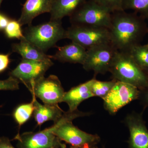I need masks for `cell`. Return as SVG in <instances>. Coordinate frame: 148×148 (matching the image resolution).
<instances>
[{
	"instance_id": "1",
	"label": "cell",
	"mask_w": 148,
	"mask_h": 148,
	"mask_svg": "<svg viewBox=\"0 0 148 148\" xmlns=\"http://www.w3.org/2000/svg\"><path fill=\"white\" fill-rule=\"evenodd\" d=\"M144 19L135 12L127 13L124 10L112 13L109 29L110 41L117 50L128 52L140 45L147 32Z\"/></svg>"
},
{
	"instance_id": "2",
	"label": "cell",
	"mask_w": 148,
	"mask_h": 148,
	"mask_svg": "<svg viewBox=\"0 0 148 148\" xmlns=\"http://www.w3.org/2000/svg\"><path fill=\"white\" fill-rule=\"evenodd\" d=\"M85 116V113L78 110L64 112L59 120L52 125L53 133L61 141L70 144L72 147L96 146L101 141L99 135L84 132L72 123L74 119Z\"/></svg>"
},
{
	"instance_id": "3",
	"label": "cell",
	"mask_w": 148,
	"mask_h": 148,
	"mask_svg": "<svg viewBox=\"0 0 148 148\" xmlns=\"http://www.w3.org/2000/svg\"><path fill=\"white\" fill-rule=\"evenodd\" d=\"M109 72L113 79L134 86L140 90L148 88V77L128 52L117 50Z\"/></svg>"
},
{
	"instance_id": "4",
	"label": "cell",
	"mask_w": 148,
	"mask_h": 148,
	"mask_svg": "<svg viewBox=\"0 0 148 148\" xmlns=\"http://www.w3.org/2000/svg\"><path fill=\"white\" fill-rule=\"evenodd\" d=\"M23 34L26 40L45 53L55 47L59 40L66 39V30L61 20H50L36 26L29 25Z\"/></svg>"
},
{
	"instance_id": "5",
	"label": "cell",
	"mask_w": 148,
	"mask_h": 148,
	"mask_svg": "<svg viewBox=\"0 0 148 148\" xmlns=\"http://www.w3.org/2000/svg\"><path fill=\"white\" fill-rule=\"evenodd\" d=\"M112 14L110 11L92 0H87L70 16L72 25L104 27H110Z\"/></svg>"
},
{
	"instance_id": "6",
	"label": "cell",
	"mask_w": 148,
	"mask_h": 148,
	"mask_svg": "<svg viewBox=\"0 0 148 148\" xmlns=\"http://www.w3.org/2000/svg\"><path fill=\"white\" fill-rule=\"evenodd\" d=\"M66 39L78 44L86 50L110 42L109 29L85 25H72L66 30Z\"/></svg>"
},
{
	"instance_id": "7",
	"label": "cell",
	"mask_w": 148,
	"mask_h": 148,
	"mask_svg": "<svg viewBox=\"0 0 148 148\" xmlns=\"http://www.w3.org/2000/svg\"><path fill=\"white\" fill-rule=\"evenodd\" d=\"M53 65L51 59L43 61L22 59L16 68L10 73V76L21 82L30 91Z\"/></svg>"
},
{
	"instance_id": "8",
	"label": "cell",
	"mask_w": 148,
	"mask_h": 148,
	"mask_svg": "<svg viewBox=\"0 0 148 148\" xmlns=\"http://www.w3.org/2000/svg\"><path fill=\"white\" fill-rule=\"evenodd\" d=\"M117 50L111 42L103 44L86 50V56L83 67L86 71H92L95 75L109 72Z\"/></svg>"
},
{
	"instance_id": "9",
	"label": "cell",
	"mask_w": 148,
	"mask_h": 148,
	"mask_svg": "<svg viewBox=\"0 0 148 148\" xmlns=\"http://www.w3.org/2000/svg\"><path fill=\"white\" fill-rule=\"evenodd\" d=\"M140 90L134 86L117 81L112 90L103 99L105 108L115 114L125 106L139 99Z\"/></svg>"
},
{
	"instance_id": "10",
	"label": "cell",
	"mask_w": 148,
	"mask_h": 148,
	"mask_svg": "<svg viewBox=\"0 0 148 148\" xmlns=\"http://www.w3.org/2000/svg\"><path fill=\"white\" fill-rule=\"evenodd\" d=\"M30 92L44 104L52 106H58L62 103L65 93L61 81L54 75L43 77L38 81Z\"/></svg>"
},
{
	"instance_id": "11",
	"label": "cell",
	"mask_w": 148,
	"mask_h": 148,
	"mask_svg": "<svg viewBox=\"0 0 148 148\" xmlns=\"http://www.w3.org/2000/svg\"><path fill=\"white\" fill-rule=\"evenodd\" d=\"M18 148H66L53 133L52 126L38 132L18 133L14 138Z\"/></svg>"
},
{
	"instance_id": "12",
	"label": "cell",
	"mask_w": 148,
	"mask_h": 148,
	"mask_svg": "<svg viewBox=\"0 0 148 148\" xmlns=\"http://www.w3.org/2000/svg\"><path fill=\"white\" fill-rule=\"evenodd\" d=\"M125 123L130 133L128 148H148V130L142 114H129Z\"/></svg>"
},
{
	"instance_id": "13",
	"label": "cell",
	"mask_w": 148,
	"mask_h": 148,
	"mask_svg": "<svg viewBox=\"0 0 148 148\" xmlns=\"http://www.w3.org/2000/svg\"><path fill=\"white\" fill-rule=\"evenodd\" d=\"M52 0H27L22 7L18 21L21 26L32 25L36 17L45 13H50Z\"/></svg>"
},
{
	"instance_id": "14",
	"label": "cell",
	"mask_w": 148,
	"mask_h": 148,
	"mask_svg": "<svg viewBox=\"0 0 148 148\" xmlns=\"http://www.w3.org/2000/svg\"><path fill=\"white\" fill-rule=\"evenodd\" d=\"M95 78L72 88L65 92L62 102L67 103L71 112L78 110L80 104L85 100L94 97L92 92V85Z\"/></svg>"
},
{
	"instance_id": "15",
	"label": "cell",
	"mask_w": 148,
	"mask_h": 148,
	"mask_svg": "<svg viewBox=\"0 0 148 148\" xmlns=\"http://www.w3.org/2000/svg\"><path fill=\"white\" fill-rule=\"evenodd\" d=\"M57 50L51 58L64 63L79 64L83 65L86 56V49L77 43L57 47Z\"/></svg>"
},
{
	"instance_id": "16",
	"label": "cell",
	"mask_w": 148,
	"mask_h": 148,
	"mask_svg": "<svg viewBox=\"0 0 148 148\" xmlns=\"http://www.w3.org/2000/svg\"><path fill=\"white\" fill-rule=\"evenodd\" d=\"M32 96L34 106V117L38 125H41L49 121H53L55 123L63 116L64 112L59 106L42 105L38 102L34 95Z\"/></svg>"
},
{
	"instance_id": "17",
	"label": "cell",
	"mask_w": 148,
	"mask_h": 148,
	"mask_svg": "<svg viewBox=\"0 0 148 148\" xmlns=\"http://www.w3.org/2000/svg\"><path fill=\"white\" fill-rule=\"evenodd\" d=\"M87 0H52L50 20H61L71 16Z\"/></svg>"
},
{
	"instance_id": "18",
	"label": "cell",
	"mask_w": 148,
	"mask_h": 148,
	"mask_svg": "<svg viewBox=\"0 0 148 148\" xmlns=\"http://www.w3.org/2000/svg\"><path fill=\"white\" fill-rule=\"evenodd\" d=\"M12 51L20 54L22 59L27 60L43 61L51 59L50 55L40 49L24 38L20 42L14 43L12 45Z\"/></svg>"
},
{
	"instance_id": "19",
	"label": "cell",
	"mask_w": 148,
	"mask_h": 148,
	"mask_svg": "<svg viewBox=\"0 0 148 148\" xmlns=\"http://www.w3.org/2000/svg\"><path fill=\"white\" fill-rule=\"evenodd\" d=\"M34 106L32 100L31 103L18 106L14 112L13 117L19 126L27 122L34 114Z\"/></svg>"
},
{
	"instance_id": "20",
	"label": "cell",
	"mask_w": 148,
	"mask_h": 148,
	"mask_svg": "<svg viewBox=\"0 0 148 148\" xmlns=\"http://www.w3.org/2000/svg\"><path fill=\"white\" fill-rule=\"evenodd\" d=\"M132 58L142 68H148V45L135 46L128 51Z\"/></svg>"
},
{
	"instance_id": "21",
	"label": "cell",
	"mask_w": 148,
	"mask_h": 148,
	"mask_svg": "<svg viewBox=\"0 0 148 148\" xmlns=\"http://www.w3.org/2000/svg\"><path fill=\"white\" fill-rule=\"evenodd\" d=\"M123 10H132L144 18H148V0H124Z\"/></svg>"
},
{
	"instance_id": "22",
	"label": "cell",
	"mask_w": 148,
	"mask_h": 148,
	"mask_svg": "<svg viewBox=\"0 0 148 148\" xmlns=\"http://www.w3.org/2000/svg\"><path fill=\"white\" fill-rule=\"evenodd\" d=\"M117 81L113 79L110 81H101L95 78L92 85V92L93 96L104 99L112 90Z\"/></svg>"
},
{
	"instance_id": "23",
	"label": "cell",
	"mask_w": 148,
	"mask_h": 148,
	"mask_svg": "<svg viewBox=\"0 0 148 148\" xmlns=\"http://www.w3.org/2000/svg\"><path fill=\"white\" fill-rule=\"evenodd\" d=\"M21 25L18 21L10 20L5 29L6 36L9 38H16L21 40L24 38Z\"/></svg>"
},
{
	"instance_id": "24",
	"label": "cell",
	"mask_w": 148,
	"mask_h": 148,
	"mask_svg": "<svg viewBox=\"0 0 148 148\" xmlns=\"http://www.w3.org/2000/svg\"><path fill=\"white\" fill-rule=\"evenodd\" d=\"M105 8L111 13L123 10V6L124 0H92Z\"/></svg>"
},
{
	"instance_id": "25",
	"label": "cell",
	"mask_w": 148,
	"mask_h": 148,
	"mask_svg": "<svg viewBox=\"0 0 148 148\" xmlns=\"http://www.w3.org/2000/svg\"><path fill=\"white\" fill-rule=\"evenodd\" d=\"M19 81L10 76L7 79L0 80V90H14L19 89Z\"/></svg>"
},
{
	"instance_id": "26",
	"label": "cell",
	"mask_w": 148,
	"mask_h": 148,
	"mask_svg": "<svg viewBox=\"0 0 148 148\" xmlns=\"http://www.w3.org/2000/svg\"><path fill=\"white\" fill-rule=\"evenodd\" d=\"M10 54H0V73H1L6 69L10 63Z\"/></svg>"
},
{
	"instance_id": "27",
	"label": "cell",
	"mask_w": 148,
	"mask_h": 148,
	"mask_svg": "<svg viewBox=\"0 0 148 148\" xmlns=\"http://www.w3.org/2000/svg\"><path fill=\"white\" fill-rule=\"evenodd\" d=\"M139 99L141 100L143 105L148 107V88L140 90V94Z\"/></svg>"
},
{
	"instance_id": "28",
	"label": "cell",
	"mask_w": 148,
	"mask_h": 148,
	"mask_svg": "<svg viewBox=\"0 0 148 148\" xmlns=\"http://www.w3.org/2000/svg\"><path fill=\"white\" fill-rule=\"evenodd\" d=\"M0 148H15L11 143L10 140L5 137H0Z\"/></svg>"
},
{
	"instance_id": "29",
	"label": "cell",
	"mask_w": 148,
	"mask_h": 148,
	"mask_svg": "<svg viewBox=\"0 0 148 148\" xmlns=\"http://www.w3.org/2000/svg\"><path fill=\"white\" fill-rule=\"evenodd\" d=\"M10 21L7 16L0 12V30H5Z\"/></svg>"
},
{
	"instance_id": "30",
	"label": "cell",
	"mask_w": 148,
	"mask_h": 148,
	"mask_svg": "<svg viewBox=\"0 0 148 148\" xmlns=\"http://www.w3.org/2000/svg\"><path fill=\"white\" fill-rule=\"evenodd\" d=\"M70 148H99L96 146H91V145H85L82 146V147H72L71 146Z\"/></svg>"
},
{
	"instance_id": "31",
	"label": "cell",
	"mask_w": 148,
	"mask_h": 148,
	"mask_svg": "<svg viewBox=\"0 0 148 148\" xmlns=\"http://www.w3.org/2000/svg\"><path fill=\"white\" fill-rule=\"evenodd\" d=\"M143 70H144V71H145V73L147 75V76L148 77V68H144V69H143Z\"/></svg>"
},
{
	"instance_id": "32",
	"label": "cell",
	"mask_w": 148,
	"mask_h": 148,
	"mask_svg": "<svg viewBox=\"0 0 148 148\" xmlns=\"http://www.w3.org/2000/svg\"><path fill=\"white\" fill-rule=\"evenodd\" d=\"M3 1V0H0V7H1V5Z\"/></svg>"
},
{
	"instance_id": "33",
	"label": "cell",
	"mask_w": 148,
	"mask_h": 148,
	"mask_svg": "<svg viewBox=\"0 0 148 148\" xmlns=\"http://www.w3.org/2000/svg\"><path fill=\"white\" fill-rule=\"evenodd\" d=\"M1 107H2V106H0V108H1Z\"/></svg>"
},
{
	"instance_id": "34",
	"label": "cell",
	"mask_w": 148,
	"mask_h": 148,
	"mask_svg": "<svg viewBox=\"0 0 148 148\" xmlns=\"http://www.w3.org/2000/svg\"><path fill=\"white\" fill-rule=\"evenodd\" d=\"M147 45H148V43H147Z\"/></svg>"
}]
</instances>
